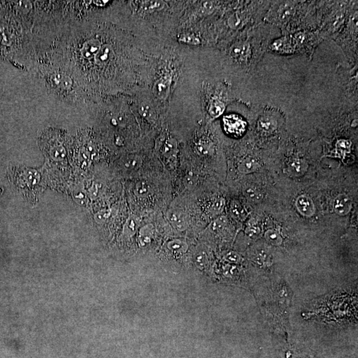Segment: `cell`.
Returning <instances> with one entry per match:
<instances>
[{"label": "cell", "mask_w": 358, "mask_h": 358, "mask_svg": "<svg viewBox=\"0 0 358 358\" xmlns=\"http://www.w3.org/2000/svg\"><path fill=\"white\" fill-rule=\"evenodd\" d=\"M320 1H274L263 23L280 29L282 35L318 28Z\"/></svg>", "instance_id": "6da1fadb"}, {"label": "cell", "mask_w": 358, "mask_h": 358, "mask_svg": "<svg viewBox=\"0 0 358 358\" xmlns=\"http://www.w3.org/2000/svg\"><path fill=\"white\" fill-rule=\"evenodd\" d=\"M262 24L234 42L229 49L230 57L248 72L255 70L270 44L269 36L265 35L266 29Z\"/></svg>", "instance_id": "7a4b0ae2"}, {"label": "cell", "mask_w": 358, "mask_h": 358, "mask_svg": "<svg viewBox=\"0 0 358 358\" xmlns=\"http://www.w3.org/2000/svg\"><path fill=\"white\" fill-rule=\"evenodd\" d=\"M357 12V2L320 1L318 28L324 39L334 40Z\"/></svg>", "instance_id": "3957f363"}, {"label": "cell", "mask_w": 358, "mask_h": 358, "mask_svg": "<svg viewBox=\"0 0 358 358\" xmlns=\"http://www.w3.org/2000/svg\"><path fill=\"white\" fill-rule=\"evenodd\" d=\"M324 40L319 29L299 31L283 35L270 43L267 51L277 55H303L311 58L317 47Z\"/></svg>", "instance_id": "277c9868"}, {"label": "cell", "mask_w": 358, "mask_h": 358, "mask_svg": "<svg viewBox=\"0 0 358 358\" xmlns=\"http://www.w3.org/2000/svg\"><path fill=\"white\" fill-rule=\"evenodd\" d=\"M282 117L278 110L269 108L263 110L259 116L257 126L259 131L265 134H271L280 127Z\"/></svg>", "instance_id": "5b68a950"}, {"label": "cell", "mask_w": 358, "mask_h": 358, "mask_svg": "<svg viewBox=\"0 0 358 358\" xmlns=\"http://www.w3.org/2000/svg\"><path fill=\"white\" fill-rule=\"evenodd\" d=\"M223 123L227 134L234 137L242 136L246 130V122L238 115L230 114L224 116Z\"/></svg>", "instance_id": "8992f818"}, {"label": "cell", "mask_w": 358, "mask_h": 358, "mask_svg": "<svg viewBox=\"0 0 358 358\" xmlns=\"http://www.w3.org/2000/svg\"><path fill=\"white\" fill-rule=\"evenodd\" d=\"M155 227L153 224H147L141 227L137 234V242L141 248H145L152 244L155 238Z\"/></svg>", "instance_id": "52a82bcc"}, {"label": "cell", "mask_w": 358, "mask_h": 358, "mask_svg": "<svg viewBox=\"0 0 358 358\" xmlns=\"http://www.w3.org/2000/svg\"><path fill=\"white\" fill-rule=\"evenodd\" d=\"M168 219L176 230L184 231L187 229L189 224L187 218L179 210H171L168 213Z\"/></svg>", "instance_id": "ba28073f"}, {"label": "cell", "mask_w": 358, "mask_h": 358, "mask_svg": "<svg viewBox=\"0 0 358 358\" xmlns=\"http://www.w3.org/2000/svg\"><path fill=\"white\" fill-rule=\"evenodd\" d=\"M226 107V102L224 99V96L215 95L209 102L208 114L211 118H217L224 113Z\"/></svg>", "instance_id": "9c48e42d"}, {"label": "cell", "mask_w": 358, "mask_h": 358, "mask_svg": "<svg viewBox=\"0 0 358 358\" xmlns=\"http://www.w3.org/2000/svg\"><path fill=\"white\" fill-rule=\"evenodd\" d=\"M296 206L299 213L306 217H311L314 215L315 208L311 199L306 195H301L297 198Z\"/></svg>", "instance_id": "30bf717a"}, {"label": "cell", "mask_w": 358, "mask_h": 358, "mask_svg": "<svg viewBox=\"0 0 358 358\" xmlns=\"http://www.w3.org/2000/svg\"><path fill=\"white\" fill-rule=\"evenodd\" d=\"M335 213L340 216L348 215L352 209V202L346 195H340L335 198L334 203Z\"/></svg>", "instance_id": "8fae6325"}, {"label": "cell", "mask_w": 358, "mask_h": 358, "mask_svg": "<svg viewBox=\"0 0 358 358\" xmlns=\"http://www.w3.org/2000/svg\"><path fill=\"white\" fill-rule=\"evenodd\" d=\"M261 165L258 160L248 157L243 159L238 164V171L243 174H249L260 170Z\"/></svg>", "instance_id": "7c38bea8"}, {"label": "cell", "mask_w": 358, "mask_h": 358, "mask_svg": "<svg viewBox=\"0 0 358 358\" xmlns=\"http://www.w3.org/2000/svg\"><path fill=\"white\" fill-rule=\"evenodd\" d=\"M166 248L175 256H182L188 250V245L181 239H174L166 244Z\"/></svg>", "instance_id": "4fadbf2b"}, {"label": "cell", "mask_w": 358, "mask_h": 358, "mask_svg": "<svg viewBox=\"0 0 358 358\" xmlns=\"http://www.w3.org/2000/svg\"><path fill=\"white\" fill-rule=\"evenodd\" d=\"M308 170V164L305 159L296 158L292 160L289 166V171L292 175L299 177L303 175Z\"/></svg>", "instance_id": "5bb4252c"}, {"label": "cell", "mask_w": 358, "mask_h": 358, "mask_svg": "<svg viewBox=\"0 0 358 358\" xmlns=\"http://www.w3.org/2000/svg\"><path fill=\"white\" fill-rule=\"evenodd\" d=\"M139 5L142 12L151 13L163 10L166 4L163 1H142Z\"/></svg>", "instance_id": "9a60e30c"}, {"label": "cell", "mask_w": 358, "mask_h": 358, "mask_svg": "<svg viewBox=\"0 0 358 358\" xmlns=\"http://www.w3.org/2000/svg\"><path fill=\"white\" fill-rule=\"evenodd\" d=\"M170 80L167 76L162 77L161 79L157 81L155 85V93L161 98H165L168 95V92L170 91Z\"/></svg>", "instance_id": "2e32d148"}, {"label": "cell", "mask_w": 358, "mask_h": 358, "mask_svg": "<svg viewBox=\"0 0 358 358\" xmlns=\"http://www.w3.org/2000/svg\"><path fill=\"white\" fill-rule=\"evenodd\" d=\"M196 150L201 155H210L214 151L213 143L208 138L200 139L196 144Z\"/></svg>", "instance_id": "e0dca14e"}, {"label": "cell", "mask_w": 358, "mask_h": 358, "mask_svg": "<svg viewBox=\"0 0 358 358\" xmlns=\"http://www.w3.org/2000/svg\"><path fill=\"white\" fill-rule=\"evenodd\" d=\"M139 222L136 218L131 216L128 218L123 229V234L125 237L131 238L138 231Z\"/></svg>", "instance_id": "ac0fdd59"}, {"label": "cell", "mask_w": 358, "mask_h": 358, "mask_svg": "<svg viewBox=\"0 0 358 358\" xmlns=\"http://www.w3.org/2000/svg\"><path fill=\"white\" fill-rule=\"evenodd\" d=\"M194 263L199 269H206L208 265V257L206 252L202 250L196 251L194 255Z\"/></svg>", "instance_id": "d6986e66"}, {"label": "cell", "mask_w": 358, "mask_h": 358, "mask_svg": "<svg viewBox=\"0 0 358 358\" xmlns=\"http://www.w3.org/2000/svg\"><path fill=\"white\" fill-rule=\"evenodd\" d=\"M244 193L245 197L251 202L260 201L262 199V194L256 186H247L244 188Z\"/></svg>", "instance_id": "ffe728a7"}, {"label": "cell", "mask_w": 358, "mask_h": 358, "mask_svg": "<svg viewBox=\"0 0 358 358\" xmlns=\"http://www.w3.org/2000/svg\"><path fill=\"white\" fill-rule=\"evenodd\" d=\"M177 153V141L174 139H169L163 147V154L166 157H174Z\"/></svg>", "instance_id": "44dd1931"}, {"label": "cell", "mask_w": 358, "mask_h": 358, "mask_svg": "<svg viewBox=\"0 0 358 358\" xmlns=\"http://www.w3.org/2000/svg\"><path fill=\"white\" fill-rule=\"evenodd\" d=\"M265 238L269 243L274 245H279L282 243V238L275 229H269L265 233Z\"/></svg>", "instance_id": "7402d4cb"}, {"label": "cell", "mask_w": 358, "mask_h": 358, "mask_svg": "<svg viewBox=\"0 0 358 358\" xmlns=\"http://www.w3.org/2000/svg\"><path fill=\"white\" fill-rule=\"evenodd\" d=\"M225 206V200L224 199H217L211 204L209 210L212 215H218L222 213Z\"/></svg>", "instance_id": "603a6c76"}, {"label": "cell", "mask_w": 358, "mask_h": 358, "mask_svg": "<svg viewBox=\"0 0 358 358\" xmlns=\"http://www.w3.org/2000/svg\"><path fill=\"white\" fill-rule=\"evenodd\" d=\"M179 39V41L183 43V44L191 45V46H199L201 43L197 36L190 34V33H185V34L180 36Z\"/></svg>", "instance_id": "cb8c5ba5"}, {"label": "cell", "mask_w": 358, "mask_h": 358, "mask_svg": "<svg viewBox=\"0 0 358 358\" xmlns=\"http://www.w3.org/2000/svg\"><path fill=\"white\" fill-rule=\"evenodd\" d=\"M123 163L125 167L128 170H135V169L138 168L141 166L142 161L139 157L132 156L128 157Z\"/></svg>", "instance_id": "d4e9b609"}, {"label": "cell", "mask_w": 358, "mask_h": 358, "mask_svg": "<svg viewBox=\"0 0 358 358\" xmlns=\"http://www.w3.org/2000/svg\"><path fill=\"white\" fill-rule=\"evenodd\" d=\"M226 218L223 217V216L218 218L217 219L212 223L210 225L211 230L215 231V233L221 231L226 226Z\"/></svg>", "instance_id": "484cf974"}, {"label": "cell", "mask_w": 358, "mask_h": 358, "mask_svg": "<svg viewBox=\"0 0 358 358\" xmlns=\"http://www.w3.org/2000/svg\"><path fill=\"white\" fill-rule=\"evenodd\" d=\"M231 213H233V215L236 216V217L239 218L244 217V209L241 206L240 204L237 203V202H234L233 204H231Z\"/></svg>", "instance_id": "4316f807"}, {"label": "cell", "mask_w": 358, "mask_h": 358, "mask_svg": "<svg viewBox=\"0 0 358 358\" xmlns=\"http://www.w3.org/2000/svg\"><path fill=\"white\" fill-rule=\"evenodd\" d=\"M111 213L110 210H102L96 214L95 218L96 221L99 223H103L110 217Z\"/></svg>", "instance_id": "83f0119b"}, {"label": "cell", "mask_w": 358, "mask_h": 358, "mask_svg": "<svg viewBox=\"0 0 358 358\" xmlns=\"http://www.w3.org/2000/svg\"><path fill=\"white\" fill-rule=\"evenodd\" d=\"M225 259H226L227 262L231 263H238L241 260L240 256L234 251L229 252L228 254H227L226 256H225Z\"/></svg>", "instance_id": "f1b7e54d"}, {"label": "cell", "mask_w": 358, "mask_h": 358, "mask_svg": "<svg viewBox=\"0 0 358 358\" xmlns=\"http://www.w3.org/2000/svg\"><path fill=\"white\" fill-rule=\"evenodd\" d=\"M149 188L147 184L141 183L137 186V193L139 195H144L148 193Z\"/></svg>", "instance_id": "f546056e"}]
</instances>
